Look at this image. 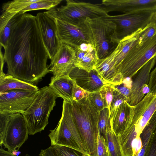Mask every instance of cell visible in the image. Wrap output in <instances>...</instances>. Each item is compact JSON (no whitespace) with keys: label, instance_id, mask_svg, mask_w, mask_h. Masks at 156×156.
<instances>
[{"label":"cell","instance_id":"cell-38","mask_svg":"<svg viewBox=\"0 0 156 156\" xmlns=\"http://www.w3.org/2000/svg\"><path fill=\"white\" fill-rule=\"evenodd\" d=\"M150 22L154 23L156 26V9L154 10L152 15Z\"/></svg>","mask_w":156,"mask_h":156},{"label":"cell","instance_id":"cell-5","mask_svg":"<svg viewBox=\"0 0 156 156\" xmlns=\"http://www.w3.org/2000/svg\"><path fill=\"white\" fill-rule=\"evenodd\" d=\"M65 5L55 7L44 12L53 20L58 19L79 26L87 19L105 17L109 15L101 4L66 0Z\"/></svg>","mask_w":156,"mask_h":156},{"label":"cell","instance_id":"cell-11","mask_svg":"<svg viewBox=\"0 0 156 156\" xmlns=\"http://www.w3.org/2000/svg\"><path fill=\"white\" fill-rule=\"evenodd\" d=\"M38 91L16 89L0 94V113L23 114L32 104Z\"/></svg>","mask_w":156,"mask_h":156},{"label":"cell","instance_id":"cell-3","mask_svg":"<svg viewBox=\"0 0 156 156\" xmlns=\"http://www.w3.org/2000/svg\"><path fill=\"white\" fill-rule=\"evenodd\" d=\"M156 110V94L149 93L138 104L133 106L128 125L118 136L122 147L127 151L140 147V135Z\"/></svg>","mask_w":156,"mask_h":156},{"label":"cell","instance_id":"cell-1","mask_svg":"<svg viewBox=\"0 0 156 156\" xmlns=\"http://www.w3.org/2000/svg\"><path fill=\"white\" fill-rule=\"evenodd\" d=\"M4 50L7 74L17 79L35 85L50 72L48 54L36 16L23 14Z\"/></svg>","mask_w":156,"mask_h":156},{"label":"cell","instance_id":"cell-22","mask_svg":"<svg viewBox=\"0 0 156 156\" xmlns=\"http://www.w3.org/2000/svg\"><path fill=\"white\" fill-rule=\"evenodd\" d=\"M16 89L38 91L35 85L17 79L0 70V94L7 91Z\"/></svg>","mask_w":156,"mask_h":156},{"label":"cell","instance_id":"cell-33","mask_svg":"<svg viewBox=\"0 0 156 156\" xmlns=\"http://www.w3.org/2000/svg\"><path fill=\"white\" fill-rule=\"evenodd\" d=\"M90 93L78 86L74 81L72 93L73 100L78 101L87 98Z\"/></svg>","mask_w":156,"mask_h":156},{"label":"cell","instance_id":"cell-9","mask_svg":"<svg viewBox=\"0 0 156 156\" xmlns=\"http://www.w3.org/2000/svg\"><path fill=\"white\" fill-rule=\"evenodd\" d=\"M156 56V34L142 44H137L129 51L116 68L123 80L132 78L148 62Z\"/></svg>","mask_w":156,"mask_h":156},{"label":"cell","instance_id":"cell-20","mask_svg":"<svg viewBox=\"0 0 156 156\" xmlns=\"http://www.w3.org/2000/svg\"><path fill=\"white\" fill-rule=\"evenodd\" d=\"M38 0H14L4 3L2 7L0 17V33L9 20L16 14L31 3Z\"/></svg>","mask_w":156,"mask_h":156},{"label":"cell","instance_id":"cell-16","mask_svg":"<svg viewBox=\"0 0 156 156\" xmlns=\"http://www.w3.org/2000/svg\"><path fill=\"white\" fill-rule=\"evenodd\" d=\"M101 4L108 13L116 11L124 14L156 9V0H103Z\"/></svg>","mask_w":156,"mask_h":156},{"label":"cell","instance_id":"cell-14","mask_svg":"<svg viewBox=\"0 0 156 156\" xmlns=\"http://www.w3.org/2000/svg\"><path fill=\"white\" fill-rule=\"evenodd\" d=\"M156 62V56L148 62L139 71L130 88L128 103L134 106L139 103L144 97L145 94L150 92L148 85L150 72Z\"/></svg>","mask_w":156,"mask_h":156},{"label":"cell","instance_id":"cell-17","mask_svg":"<svg viewBox=\"0 0 156 156\" xmlns=\"http://www.w3.org/2000/svg\"><path fill=\"white\" fill-rule=\"evenodd\" d=\"M69 76L78 86L90 93L99 91L106 84L94 69L88 72L76 67L71 71Z\"/></svg>","mask_w":156,"mask_h":156},{"label":"cell","instance_id":"cell-26","mask_svg":"<svg viewBox=\"0 0 156 156\" xmlns=\"http://www.w3.org/2000/svg\"><path fill=\"white\" fill-rule=\"evenodd\" d=\"M107 143L109 156H124L118 136L112 129L107 134Z\"/></svg>","mask_w":156,"mask_h":156},{"label":"cell","instance_id":"cell-37","mask_svg":"<svg viewBox=\"0 0 156 156\" xmlns=\"http://www.w3.org/2000/svg\"><path fill=\"white\" fill-rule=\"evenodd\" d=\"M0 156H16L13 154L12 153L5 150L1 148L0 149Z\"/></svg>","mask_w":156,"mask_h":156},{"label":"cell","instance_id":"cell-10","mask_svg":"<svg viewBox=\"0 0 156 156\" xmlns=\"http://www.w3.org/2000/svg\"><path fill=\"white\" fill-rule=\"evenodd\" d=\"M155 10H144L119 15H109L104 18L115 23L117 37L120 41L138 30L143 29L150 22Z\"/></svg>","mask_w":156,"mask_h":156},{"label":"cell","instance_id":"cell-34","mask_svg":"<svg viewBox=\"0 0 156 156\" xmlns=\"http://www.w3.org/2000/svg\"><path fill=\"white\" fill-rule=\"evenodd\" d=\"M98 156H109L107 143L105 139L99 134L98 136Z\"/></svg>","mask_w":156,"mask_h":156},{"label":"cell","instance_id":"cell-18","mask_svg":"<svg viewBox=\"0 0 156 156\" xmlns=\"http://www.w3.org/2000/svg\"><path fill=\"white\" fill-rule=\"evenodd\" d=\"M74 48L76 56L75 66L88 72L94 69L98 59L94 46L90 43H83Z\"/></svg>","mask_w":156,"mask_h":156},{"label":"cell","instance_id":"cell-15","mask_svg":"<svg viewBox=\"0 0 156 156\" xmlns=\"http://www.w3.org/2000/svg\"><path fill=\"white\" fill-rule=\"evenodd\" d=\"M54 20L56 25L57 36L60 43L73 48L83 43H90L86 33L80 25H73L56 19Z\"/></svg>","mask_w":156,"mask_h":156},{"label":"cell","instance_id":"cell-30","mask_svg":"<svg viewBox=\"0 0 156 156\" xmlns=\"http://www.w3.org/2000/svg\"><path fill=\"white\" fill-rule=\"evenodd\" d=\"M114 89V85L110 83H106L102 87L100 90L101 95L105 100L108 108L109 111L112 100Z\"/></svg>","mask_w":156,"mask_h":156},{"label":"cell","instance_id":"cell-12","mask_svg":"<svg viewBox=\"0 0 156 156\" xmlns=\"http://www.w3.org/2000/svg\"><path fill=\"white\" fill-rule=\"evenodd\" d=\"M76 52L73 47L67 44L61 43L59 48L51 60L49 66V70L57 78L68 77L75 67L74 62Z\"/></svg>","mask_w":156,"mask_h":156},{"label":"cell","instance_id":"cell-23","mask_svg":"<svg viewBox=\"0 0 156 156\" xmlns=\"http://www.w3.org/2000/svg\"><path fill=\"white\" fill-rule=\"evenodd\" d=\"M112 129L110 111L105 108L99 112L98 122V134L103 137L107 142L108 133Z\"/></svg>","mask_w":156,"mask_h":156},{"label":"cell","instance_id":"cell-31","mask_svg":"<svg viewBox=\"0 0 156 156\" xmlns=\"http://www.w3.org/2000/svg\"><path fill=\"white\" fill-rule=\"evenodd\" d=\"M58 156H88L86 154L72 148L63 146H53Z\"/></svg>","mask_w":156,"mask_h":156},{"label":"cell","instance_id":"cell-36","mask_svg":"<svg viewBox=\"0 0 156 156\" xmlns=\"http://www.w3.org/2000/svg\"><path fill=\"white\" fill-rule=\"evenodd\" d=\"M148 85L149 93L156 94V66L150 73Z\"/></svg>","mask_w":156,"mask_h":156},{"label":"cell","instance_id":"cell-13","mask_svg":"<svg viewBox=\"0 0 156 156\" xmlns=\"http://www.w3.org/2000/svg\"><path fill=\"white\" fill-rule=\"evenodd\" d=\"M36 16L49 59L51 60L58 51L61 44L57 36L56 24L54 20L44 12L38 13Z\"/></svg>","mask_w":156,"mask_h":156},{"label":"cell","instance_id":"cell-4","mask_svg":"<svg viewBox=\"0 0 156 156\" xmlns=\"http://www.w3.org/2000/svg\"><path fill=\"white\" fill-rule=\"evenodd\" d=\"M80 25L85 31L90 43L94 47L98 59L108 56L120 42L115 24L104 17L87 18Z\"/></svg>","mask_w":156,"mask_h":156},{"label":"cell","instance_id":"cell-6","mask_svg":"<svg viewBox=\"0 0 156 156\" xmlns=\"http://www.w3.org/2000/svg\"><path fill=\"white\" fill-rule=\"evenodd\" d=\"M57 98L49 86L39 89L32 104L22 114L29 135H34L44 130L48 123L49 117L56 105Z\"/></svg>","mask_w":156,"mask_h":156},{"label":"cell","instance_id":"cell-32","mask_svg":"<svg viewBox=\"0 0 156 156\" xmlns=\"http://www.w3.org/2000/svg\"><path fill=\"white\" fill-rule=\"evenodd\" d=\"M143 156H156V129L151 136Z\"/></svg>","mask_w":156,"mask_h":156},{"label":"cell","instance_id":"cell-8","mask_svg":"<svg viewBox=\"0 0 156 156\" xmlns=\"http://www.w3.org/2000/svg\"><path fill=\"white\" fill-rule=\"evenodd\" d=\"M27 126L21 113H0V146L12 153L18 151L28 138Z\"/></svg>","mask_w":156,"mask_h":156},{"label":"cell","instance_id":"cell-24","mask_svg":"<svg viewBox=\"0 0 156 156\" xmlns=\"http://www.w3.org/2000/svg\"><path fill=\"white\" fill-rule=\"evenodd\" d=\"M23 14L19 12L16 14L9 20L3 31L0 33V45L4 49L5 47L12 31L21 19Z\"/></svg>","mask_w":156,"mask_h":156},{"label":"cell","instance_id":"cell-27","mask_svg":"<svg viewBox=\"0 0 156 156\" xmlns=\"http://www.w3.org/2000/svg\"><path fill=\"white\" fill-rule=\"evenodd\" d=\"M156 34V26L150 22L142 30L139 34L138 44H142L146 41L152 38Z\"/></svg>","mask_w":156,"mask_h":156},{"label":"cell","instance_id":"cell-21","mask_svg":"<svg viewBox=\"0 0 156 156\" xmlns=\"http://www.w3.org/2000/svg\"><path fill=\"white\" fill-rule=\"evenodd\" d=\"M74 81L69 77L54 78L52 77L49 86L58 97L70 103L73 101V90Z\"/></svg>","mask_w":156,"mask_h":156},{"label":"cell","instance_id":"cell-29","mask_svg":"<svg viewBox=\"0 0 156 156\" xmlns=\"http://www.w3.org/2000/svg\"><path fill=\"white\" fill-rule=\"evenodd\" d=\"M125 101H126V98L115 88L110 109L111 120L116 114L120 105Z\"/></svg>","mask_w":156,"mask_h":156},{"label":"cell","instance_id":"cell-25","mask_svg":"<svg viewBox=\"0 0 156 156\" xmlns=\"http://www.w3.org/2000/svg\"><path fill=\"white\" fill-rule=\"evenodd\" d=\"M62 0H38L33 3L21 10L20 13L23 14L32 10L46 9L50 10L59 4Z\"/></svg>","mask_w":156,"mask_h":156},{"label":"cell","instance_id":"cell-19","mask_svg":"<svg viewBox=\"0 0 156 156\" xmlns=\"http://www.w3.org/2000/svg\"><path fill=\"white\" fill-rule=\"evenodd\" d=\"M133 109V106L125 101L120 105L116 114L111 119L112 129L117 136L124 131L127 127Z\"/></svg>","mask_w":156,"mask_h":156},{"label":"cell","instance_id":"cell-28","mask_svg":"<svg viewBox=\"0 0 156 156\" xmlns=\"http://www.w3.org/2000/svg\"><path fill=\"white\" fill-rule=\"evenodd\" d=\"M88 98L99 112L108 108L106 102L101 96L100 90L90 93Z\"/></svg>","mask_w":156,"mask_h":156},{"label":"cell","instance_id":"cell-7","mask_svg":"<svg viewBox=\"0 0 156 156\" xmlns=\"http://www.w3.org/2000/svg\"><path fill=\"white\" fill-rule=\"evenodd\" d=\"M50 131L51 146L68 147L87 154L85 145L73 116L70 103L63 100L61 117L56 127Z\"/></svg>","mask_w":156,"mask_h":156},{"label":"cell","instance_id":"cell-2","mask_svg":"<svg viewBox=\"0 0 156 156\" xmlns=\"http://www.w3.org/2000/svg\"><path fill=\"white\" fill-rule=\"evenodd\" d=\"M73 116L83 142L88 156H98L99 112L86 98L71 103Z\"/></svg>","mask_w":156,"mask_h":156},{"label":"cell","instance_id":"cell-35","mask_svg":"<svg viewBox=\"0 0 156 156\" xmlns=\"http://www.w3.org/2000/svg\"><path fill=\"white\" fill-rule=\"evenodd\" d=\"M114 87L126 98V101L128 103L130 97V88L123 83L120 85L114 86Z\"/></svg>","mask_w":156,"mask_h":156}]
</instances>
